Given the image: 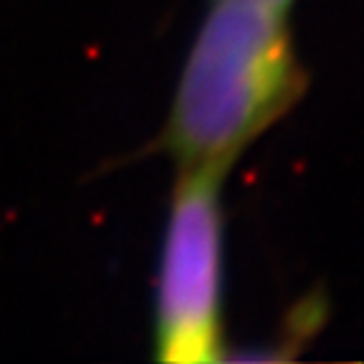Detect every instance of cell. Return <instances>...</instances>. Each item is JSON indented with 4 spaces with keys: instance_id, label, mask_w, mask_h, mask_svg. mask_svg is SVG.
<instances>
[{
    "instance_id": "obj_3",
    "label": "cell",
    "mask_w": 364,
    "mask_h": 364,
    "mask_svg": "<svg viewBox=\"0 0 364 364\" xmlns=\"http://www.w3.org/2000/svg\"><path fill=\"white\" fill-rule=\"evenodd\" d=\"M243 3H258V6H268V8H279V11H286L291 0H243Z\"/></svg>"
},
{
    "instance_id": "obj_1",
    "label": "cell",
    "mask_w": 364,
    "mask_h": 364,
    "mask_svg": "<svg viewBox=\"0 0 364 364\" xmlns=\"http://www.w3.org/2000/svg\"><path fill=\"white\" fill-rule=\"evenodd\" d=\"M301 91L284 11L215 0L182 68L165 144L182 170L225 172Z\"/></svg>"
},
{
    "instance_id": "obj_2",
    "label": "cell",
    "mask_w": 364,
    "mask_h": 364,
    "mask_svg": "<svg viewBox=\"0 0 364 364\" xmlns=\"http://www.w3.org/2000/svg\"><path fill=\"white\" fill-rule=\"evenodd\" d=\"M218 170H182L157 281V359L223 357V213Z\"/></svg>"
}]
</instances>
